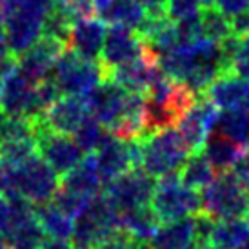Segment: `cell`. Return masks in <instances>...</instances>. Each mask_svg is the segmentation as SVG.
Listing matches in <instances>:
<instances>
[{"instance_id":"8fae6325","label":"cell","mask_w":249,"mask_h":249,"mask_svg":"<svg viewBox=\"0 0 249 249\" xmlns=\"http://www.w3.org/2000/svg\"><path fill=\"white\" fill-rule=\"evenodd\" d=\"M218 109L214 107L204 95H198L195 104L182 115L175 129L178 131L180 139L184 140L187 151L198 153L208 139V135L213 131L214 118Z\"/></svg>"},{"instance_id":"7bdbcfd3","label":"cell","mask_w":249,"mask_h":249,"mask_svg":"<svg viewBox=\"0 0 249 249\" xmlns=\"http://www.w3.org/2000/svg\"><path fill=\"white\" fill-rule=\"evenodd\" d=\"M145 11H164L167 0H137Z\"/></svg>"},{"instance_id":"e575fe53","label":"cell","mask_w":249,"mask_h":249,"mask_svg":"<svg viewBox=\"0 0 249 249\" xmlns=\"http://www.w3.org/2000/svg\"><path fill=\"white\" fill-rule=\"evenodd\" d=\"M200 11H202L200 0H167L166 9H164L167 18L173 20L175 24L195 18V17L200 15Z\"/></svg>"},{"instance_id":"4fadbf2b","label":"cell","mask_w":249,"mask_h":249,"mask_svg":"<svg viewBox=\"0 0 249 249\" xmlns=\"http://www.w3.org/2000/svg\"><path fill=\"white\" fill-rule=\"evenodd\" d=\"M144 49L145 44L137 31L122 28V26H111L106 33V40L98 62L104 68L106 76H107L111 70L139 58L144 53Z\"/></svg>"},{"instance_id":"8992f818","label":"cell","mask_w":249,"mask_h":249,"mask_svg":"<svg viewBox=\"0 0 249 249\" xmlns=\"http://www.w3.org/2000/svg\"><path fill=\"white\" fill-rule=\"evenodd\" d=\"M51 78L55 80L62 95L84 98L95 86L104 80L106 71L100 62L82 58L75 51L66 48L56 58Z\"/></svg>"},{"instance_id":"836d02e7","label":"cell","mask_w":249,"mask_h":249,"mask_svg":"<svg viewBox=\"0 0 249 249\" xmlns=\"http://www.w3.org/2000/svg\"><path fill=\"white\" fill-rule=\"evenodd\" d=\"M89 200L91 198H84V196H78V195L70 193V191H66V189H62V187H58L49 204H53L58 211H62L64 214H68L70 218L75 220L76 214L88 206V202Z\"/></svg>"},{"instance_id":"d6986e66","label":"cell","mask_w":249,"mask_h":249,"mask_svg":"<svg viewBox=\"0 0 249 249\" xmlns=\"http://www.w3.org/2000/svg\"><path fill=\"white\" fill-rule=\"evenodd\" d=\"M204 97L216 109H249V82L235 73H222L209 84Z\"/></svg>"},{"instance_id":"7402d4cb","label":"cell","mask_w":249,"mask_h":249,"mask_svg":"<svg viewBox=\"0 0 249 249\" xmlns=\"http://www.w3.org/2000/svg\"><path fill=\"white\" fill-rule=\"evenodd\" d=\"M246 147L238 145L236 142H233L231 139H228V137H224V135L216 131L209 133L204 145H202L204 157L209 160V164L213 166L216 173H228V171H231L233 164L236 162V159L240 157V153Z\"/></svg>"},{"instance_id":"277c9868","label":"cell","mask_w":249,"mask_h":249,"mask_svg":"<svg viewBox=\"0 0 249 249\" xmlns=\"http://www.w3.org/2000/svg\"><path fill=\"white\" fill-rule=\"evenodd\" d=\"M120 229V213L102 193L93 196L73 220L71 248L93 249L104 236Z\"/></svg>"},{"instance_id":"484cf974","label":"cell","mask_w":249,"mask_h":249,"mask_svg":"<svg viewBox=\"0 0 249 249\" xmlns=\"http://www.w3.org/2000/svg\"><path fill=\"white\" fill-rule=\"evenodd\" d=\"M159 226L160 222L157 218V214L153 213L151 206L129 209V211L120 213V229L125 231L127 235H131L139 242L151 240V236L155 235Z\"/></svg>"},{"instance_id":"3957f363","label":"cell","mask_w":249,"mask_h":249,"mask_svg":"<svg viewBox=\"0 0 249 249\" xmlns=\"http://www.w3.org/2000/svg\"><path fill=\"white\" fill-rule=\"evenodd\" d=\"M58 187H60L58 175L38 155L31 157L20 166L7 169L6 191H13V193L20 195L33 206L51 202Z\"/></svg>"},{"instance_id":"e0dca14e","label":"cell","mask_w":249,"mask_h":249,"mask_svg":"<svg viewBox=\"0 0 249 249\" xmlns=\"http://www.w3.org/2000/svg\"><path fill=\"white\" fill-rule=\"evenodd\" d=\"M88 115L89 113H88V107H86L82 97L62 95L42 113L38 122L49 131L71 137Z\"/></svg>"},{"instance_id":"5bb4252c","label":"cell","mask_w":249,"mask_h":249,"mask_svg":"<svg viewBox=\"0 0 249 249\" xmlns=\"http://www.w3.org/2000/svg\"><path fill=\"white\" fill-rule=\"evenodd\" d=\"M127 93L129 91H125L122 86L113 82L111 78H104L84 97V102H86L88 113L97 122L104 125L107 131L122 115L125 100H127Z\"/></svg>"},{"instance_id":"1f68e13d","label":"cell","mask_w":249,"mask_h":249,"mask_svg":"<svg viewBox=\"0 0 249 249\" xmlns=\"http://www.w3.org/2000/svg\"><path fill=\"white\" fill-rule=\"evenodd\" d=\"M35 120H29V118L24 117H15V115L0 111V144L15 139L35 137Z\"/></svg>"},{"instance_id":"d6a6232c","label":"cell","mask_w":249,"mask_h":249,"mask_svg":"<svg viewBox=\"0 0 249 249\" xmlns=\"http://www.w3.org/2000/svg\"><path fill=\"white\" fill-rule=\"evenodd\" d=\"M71 26H73V20H71L64 11H60V9L55 6L53 7V11L48 15V18L44 20V26H42V36L55 38V40L62 42V44L68 46Z\"/></svg>"},{"instance_id":"44dd1931","label":"cell","mask_w":249,"mask_h":249,"mask_svg":"<svg viewBox=\"0 0 249 249\" xmlns=\"http://www.w3.org/2000/svg\"><path fill=\"white\" fill-rule=\"evenodd\" d=\"M102 186H104V182H102L100 173H98L95 155H91V153L86 155L71 171L62 175V180H60L62 189L78 195V196H84V198L97 196Z\"/></svg>"},{"instance_id":"9a60e30c","label":"cell","mask_w":249,"mask_h":249,"mask_svg":"<svg viewBox=\"0 0 249 249\" xmlns=\"http://www.w3.org/2000/svg\"><path fill=\"white\" fill-rule=\"evenodd\" d=\"M162 73L159 66V58L151 49L145 46L144 53L135 58L133 62H127L120 68H115L107 73L106 78H111L113 82L122 86L129 93H147L151 84L159 78Z\"/></svg>"},{"instance_id":"2e32d148","label":"cell","mask_w":249,"mask_h":249,"mask_svg":"<svg viewBox=\"0 0 249 249\" xmlns=\"http://www.w3.org/2000/svg\"><path fill=\"white\" fill-rule=\"evenodd\" d=\"M0 111L29 120L40 118V111L35 104V84L17 70L0 82Z\"/></svg>"},{"instance_id":"816d5d0a","label":"cell","mask_w":249,"mask_h":249,"mask_svg":"<svg viewBox=\"0 0 249 249\" xmlns=\"http://www.w3.org/2000/svg\"><path fill=\"white\" fill-rule=\"evenodd\" d=\"M248 216H249V189H248Z\"/></svg>"},{"instance_id":"ee69618b","label":"cell","mask_w":249,"mask_h":249,"mask_svg":"<svg viewBox=\"0 0 249 249\" xmlns=\"http://www.w3.org/2000/svg\"><path fill=\"white\" fill-rule=\"evenodd\" d=\"M40 249H73L70 240H56V238H46Z\"/></svg>"},{"instance_id":"d590c367","label":"cell","mask_w":249,"mask_h":249,"mask_svg":"<svg viewBox=\"0 0 249 249\" xmlns=\"http://www.w3.org/2000/svg\"><path fill=\"white\" fill-rule=\"evenodd\" d=\"M229 71L249 82V36L238 38L235 53L231 56Z\"/></svg>"},{"instance_id":"ffe728a7","label":"cell","mask_w":249,"mask_h":249,"mask_svg":"<svg viewBox=\"0 0 249 249\" xmlns=\"http://www.w3.org/2000/svg\"><path fill=\"white\" fill-rule=\"evenodd\" d=\"M195 216L164 222L149 240V249H195L196 248Z\"/></svg>"},{"instance_id":"681fc988","label":"cell","mask_w":249,"mask_h":249,"mask_svg":"<svg viewBox=\"0 0 249 249\" xmlns=\"http://www.w3.org/2000/svg\"><path fill=\"white\" fill-rule=\"evenodd\" d=\"M235 249H249V238H248V240H246V242L240 244L238 248H235Z\"/></svg>"},{"instance_id":"603a6c76","label":"cell","mask_w":249,"mask_h":249,"mask_svg":"<svg viewBox=\"0 0 249 249\" xmlns=\"http://www.w3.org/2000/svg\"><path fill=\"white\" fill-rule=\"evenodd\" d=\"M98 13L100 18L109 26H122L137 31L144 22L147 11L137 0H107Z\"/></svg>"},{"instance_id":"ba28073f","label":"cell","mask_w":249,"mask_h":249,"mask_svg":"<svg viewBox=\"0 0 249 249\" xmlns=\"http://www.w3.org/2000/svg\"><path fill=\"white\" fill-rule=\"evenodd\" d=\"M155 186H157V180L145 173L142 167H137L107 182L102 195L111 202V206L118 213H122V211L149 206L155 193Z\"/></svg>"},{"instance_id":"b9f144b4","label":"cell","mask_w":249,"mask_h":249,"mask_svg":"<svg viewBox=\"0 0 249 249\" xmlns=\"http://www.w3.org/2000/svg\"><path fill=\"white\" fill-rule=\"evenodd\" d=\"M9 218H11V208L7 202L6 195L0 193V233H4L6 228L9 226Z\"/></svg>"},{"instance_id":"74e56055","label":"cell","mask_w":249,"mask_h":249,"mask_svg":"<svg viewBox=\"0 0 249 249\" xmlns=\"http://www.w3.org/2000/svg\"><path fill=\"white\" fill-rule=\"evenodd\" d=\"M144 242L135 240L131 235H127L122 229H117L104 236L93 249H140Z\"/></svg>"},{"instance_id":"8d00e7d4","label":"cell","mask_w":249,"mask_h":249,"mask_svg":"<svg viewBox=\"0 0 249 249\" xmlns=\"http://www.w3.org/2000/svg\"><path fill=\"white\" fill-rule=\"evenodd\" d=\"M55 6L73 22L86 17H93L95 13V0H55Z\"/></svg>"},{"instance_id":"52a82bcc","label":"cell","mask_w":249,"mask_h":249,"mask_svg":"<svg viewBox=\"0 0 249 249\" xmlns=\"http://www.w3.org/2000/svg\"><path fill=\"white\" fill-rule=\"evenodd\" d=\"M202 211L213 220H229L248 216V191L233 175L218 173L200 195Z\"/></svg>"},{"instance_id":"30bf717a","label":"cell","mask_w":249,"mask_h":249,"mask_svg":"<svg viewBox=\"0 0 249 249\" xmlns=\"http://www.w3.org/2000/svg\"><path fill=\"white\" fill-rule=\"evenodd\" d=\"M35 139H36V151L42 160H46L49 167L55 171L58 177L66 175L84 159L86 153L78 147L73 137L70 135H60L46 129L44 125L35 120Z\"/></svg>"},{"instance_id":"60d3db41","label":"cell","mask_w":249,"mask_h":249,"mask_svg":"<svg viewBox=\"0 0 249 249\" xmlns=\"http://www.w3.org/2000/svg\"><path fill=\"white\" fill-rule=\"evenodd\" d=\"M231 26H233V35L240 36V38L249 36V7L244 9L242 13H238L236 17H233Z\"/></svg>"},{"instance_id":"4dcf8cb0","label":"cell","mask_w":249,"mask_h":249,"mask_svg":"<svg viewBox=\"0 0 249 249\" xmlns=\"http://www.w3.org/2000/svg\"><path fill=\"white\" fill-rule=\"evenodd\" d=\"M71 137L78 144V147L88 155V153L97 151L98 145L102 144L104 139L107 137V131H106V127L100 122H97L91 115H88Z\"/></svg>"},{"instance_id":"9c48e42d","label":"cell","mask_w":249,"mask_h":249,"mask_svg":"<svg viewBox=\"0 0 249 249\" xmlns=\"http://www.w3.org/2000/svg\"><path fill=\"white\" fill-rule=\"evenodd\" d=\"M95 162L106 186L129 169L140 167V140H120L107 133L95 153Z\"/></svg>"},{"instance_id":"ac0fdd59","label":"cell","mask_w":249,"mask_h":249,"mask_svg":"<svg viewBox=\"0 0 249 249\" xmlns=\"http://www.w3.org/2000/svg\"><path fill=\"white\" fill-rule=\"evenodd\" d=\"M106 33H107V26L102 18L86 17V18L75 20L70 31L68 48L82 58L98 62L106 40Z\"/></svg>"},{"instance_id":"c3c4849f","label":"cell","mask_w":249,"mask_h":249,"mask_svg":"<svg viewBox=\"0 0 249 249\" xmlns=\"http://www.w3.org/2000/svg\"><path fill=\"white\" fill-rule=\"evenodd\" d=\"M7 248V244H6V240H4V235L0 233V249H6Z\"/></svg>"},{"instance_id":"7dc6e473","label":"cell","mask_w":249,"mask_h":249,"mask_svg":"<svg viewBox=\"0 0 249 249\" xmlns=\"http://www.w3.org/2000/svg\"><path fill=\"white\" fill-rule=\"evenodd\" d=\"M200 4H202V7H209L214 4V0H200Z\"/></svg>"},{"instance_id":"cb8c5ba5","label":"cell","mask_w":249,"mask_h":249,"mask_svg":"<svg viewBox=\"0 0 249 249\" xmlns=\"http://www.w3.org/2000/svg\"><path fill=\"white\" fill-rule=\"evenodd\" d=\"M249 238V216L214 220L208 242L214 249H235Z\"/></svg>"},{"instance_id":"f546056e","label":"cell","mask_w":249,"mask_h":249,"mask_svg":"<svg viewBox=\"0 0 249 249\" xmlns=\"http://www.w3.org/2000/svg\"><path fill=\"white\" fill-rule=\"evenodd\" d=\"M35 155H38L35 137L15 139L0 144V162L6 167L20 166V164H24L26 160H29Z\"/></svg>"},{"instance_id":"7c38bea8","label":"cell","mask_w":249,"mask_h":249,"mask_svg":"<svg viewBox=\"0 0 249 249\" xmlns=\"http://www.w3.org/2000/svg\"><path fill=\"white\" fill-rule=\"evenodd\" d=\"M66 48V44L55 38L40 36L31 48L17 56V71L31 84L42 82L44 78L51 76L56 58Z\"/></svg>"},{"instance_id":"ab89813d","label":"cell","mask_w":249,"mask_h":249,"mask_svg":"<svg viewBox=\"0 0 249 249\" xmlns=\"http://www.w3.org/2000/svg\"><path fill=\"white\" fill-rule=\"evenodd\" d=\"M222 15H226L229 18L236 17L238 13H242L244 9L249 7V0H214L213 4Z\"/></svg>"},{"instance_id":"f1b7e54d","label":"cell","mask_w":249,"mask_h":249,"mask_svg":"<svg viewBox=\"0 0 249 249\" xmlns=\"http://www.w3.org/2000/svg\"><path fill=\"white\" fill-rule=\"evenodd\" d=\"M200 28H202V38L220 44L226 38L233 35V26L231 18L222 15L214 6L202 7L200 11Z\"/></svg>"},{"instance_id":"5b68a950","label":"cell","mask_w":249,"mask_h":249,"mask_svg":"<svg viewBox=\"0 0 249 249\" xmlns=\"http://www.w3.org/2000/svg\"><path fill=\"white\" fill-rule=\"evenodd\" d=\"M151 209L162 224L195 216L202 211L200 195L184 186L178 173H167L157 180Z\"/></svg>"},{"instance_id":"f907efd6","label":"cell","mask_w":249,"mask_h":249,"mask_svg":"<svg viewBox=\"0 0 249 249\" xmlns=\"http://www.w3.org/2000/svg\"><path fill=\"white\" fill-rule=\"evenodd\" d=\"M140 249H149V246H147V242L142 244V248H140Z\"/></svg>"},{"instance_id":"bcb514c9","label":"cell","mask_w":249,"mask_h":249,"mask_svg":"<svg viewBox=\"0 0 249 249\" xmlns=\"http://www.w3.org/2000/svg\"><path fill=\"white\" fill-rule=\"evenodd\" d=\"M7 169L9 167H6L0 162V193H4L7 189Z\"/></svg>"},{"instance_id":"f6af8a7d","label":"cell","mask_w":249,"mask_h":249,"mask_svg":"<svg viewBox=\"0 0 249 249\" xmlns=\"http://www.w3.org/2000/svg\"><path fill=\"white\" fill-rule=\"evenodd\" d=\"M11 55H13V53L9 51L6 33H4V28L0 26V60H4V58H7V56H11Z\"/></svg>"},{"instance_id":"83f0119b","label":"cell","mask_w":249,"mask_h":249,"mask_svg":"<svg viewBox=\"0 0 249 249\" xmlns=\"http://www.w3.org/2000/svg\"><path fill=\"white\" fill-rule=\"evenodd\" d=\"M35 216L40 224L42 231L49 238L56 240H70L73 233V218L53 206V204H40L35 206Z\"/></svg>"},{"instance_id":"6da1fadb","label":"cell","mask_w":249,"mask_h":249,"mask_svg":"<svg viewBox=\"0 0 249 249\" xmlns=\"http://www.w3.org/2000/svg\"><path fill=\"white\" fill-rule=\"evenodd\" d=\"M55 0H11V11L4 22L9 51L15 56L29 49L42 36V26L53 11Z\"/></svg>"},{"instance_id":"4316f807","label":"cell","mask_w":249,"mask_h":249,"mask_svg":"<svg viewBox=\"0 0 249 249\" xmlns=\"http://www.w3.org/2000/svg\"><path fill=\"white\" fill-rule=\"evenodd\" d=\"M180 182L189 189H204L208 187L216 177V171L213 166L209 164V160L204 157V153H191L187 160L184 162V166L180 167Z\"/></svg>"},{"instance_id":"f35d334b","label":"cell","mask_w":249,"mask_h":249,"mask_svg":"<svg viewBox=\"0 0 249 249\" xmlns=\"http://www.w3.org/2000/svg\"><path fill=\"white\" fill-rule=\"evenodd\" d=\"M229 173L233 175L236 178V182L248 191L249 189V147H246V149L240 153V157L236 159V162L233 164Z\"/></svg>"},{"instance_id":"d4e9b609","label":"cell","mask_w":249,"mask_h":249,"mask_svg":"<svg viewBox=\"0 0 249 249\" xmlns=\"http://www.w3.org/2000/svg\"><path fill=\"white\" fill-rule=\"evenodd\" d=\"M213 131L249 147V109H220L216 113Z\"/></svg>"},{"instance_id":"7a4b0ae2","label":"cell","mask_w":249,"mask_h":249,"mask_svg":"<svg viewBox=\"0 0 249 249\" xmlns=\"http://www.w3.org/2000/svg\"><path fill=\"white\" fill-rule=\"evenodd\" d=\"M191 153L175 127L151 133L140 139V167L153 178L178 173Z\"/></svg>"}]
</instances>
